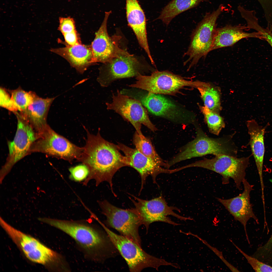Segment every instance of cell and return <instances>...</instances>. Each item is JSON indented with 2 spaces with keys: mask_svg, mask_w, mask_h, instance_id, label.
Instances as JSON below:
<instances>
[{
  "mask_svg": "<svg viewBox=\"0 0 272 272\" xmlns=\"http://www.w3.org/2000/svg\"><path fill=\"white\" fill-rule=\"evenodd\" d=\"M120 150L117 145L106 140L99 133L96 135L88 133L86 145L80 159L88 166L90 173L98 183L104 181L109 183L115 196L113 177L119 169L128 166L126 157Z\"/></svg>",
  "mask_w": 272,
  "mask_h": 272,
  "instance_id": "1",
  "label": "cell"
},
{
  "mask_svg": "<svg viewBox=\"0 0 272 272\" xmlns=\"http://www.w3.org/2000/svg\"><path fill=\"white\" fill-rule=\"evenodd\" d=\"M41 221L65 233L75 241L87 259L98 262L105 258L107 240L103 233L94 224L87 221L41 218Z\"/></svg>",
  "mask_w": 272,
  "mask_h": 272,
  "instance_id": "2",
  "label": "cell"
},
{
  "mask_svg": "<svg viewBox=\"0 0 272 272\" xmlns=\"http://www.w3.org/2000/svg\"><path fill=\"white\" fill-rule=\"evenodd\" d=\"M1 226L26 257L30 261L42 264L54 272L71 271L64 256L51 249L39 240L17 229L0 218Z\"/></svg>",
  "mask_w": 272,
  "mask_h": 272,
  "instance_id": "3",
  "label": "cell"
},
{
  "mask_svg": "<svg viewBox=\"0 0 272 272\" xmlns=\"http://www.w3.org/2000/svg\"><path fill=\"white\" fill-rule=\"evenodd\" d=\"M194 123L196 131L195 138L182 147L179 152L172 157L174 163L209 154L236 157L238 149L233 140L234 133L218 138H211L199 125Z\"/></svg>",
  "mask_w": 272,
  "mask_h": 272,
  "instance_id": "4",
  "label": "cell"
},
{
  "mask_svg": "<svg viewBox=\"0 0 272 272\" xmlns=\"http://www.w3.org/2000/svg\"><path fill=\"white\" fill-rule=\"evenodd\" d=\"M224 9L221 4L212 12L206 13L192 32L189 45L183 55L187 57L183 64H189V69L211 51L216 32V22Z\"/></svg>",
  "mask_w": 272,
  "mask_h": 272,
  "instance_id": "5",
  "label": "cell"
},
{
  "mask_svg": "<svg viewBox=\"0 0 272 272\" xmlns=\"http://www.w3.org/2000/svg\"><path fill=\"white\" fill-rule=\"evenodd\" d=\"M100 223L109 238L126 261L130 271L139 272L148 267L158 270L162 265H170L175 268L177 264L168 262L146 253L141 246L123 236L114 232L101 222Z\"/></svg>",
  "mask_w": 272,
  "mask_h": 272,
  "instance_id": "6",
  "label": "cell"
},
{
  "mask_svg": "<svg viewBox=\"0 0 272 272\" xmlns=\"http://www.w3.org/2000/svg\"><path fill=\"white\" fill-rule=\"evenodd\" d=\"M99 69L97 80L102 87L109 86L119 79L135 77L151 70L137 57L122 49L110 61Z\"/></svg>",
  "mask_w": 272,
  "mask_h": 272,
  "instance_id": "7",
  "label": "cell"
},
{
  "mask_svg": "<svg viewBox=\"0 0 272 272\" xmlns=\"http://www.w3.org/2000/svg\"><path fill=\"white\" fill-rule=\"evenodd\" d=\"M250 156L238 158L226 155H215L212 159L204 158L180 167L181 170L196 167L208 169L218 173L222 176L223 184L234 181L236 187L240 189L242 183L245 179L246 170L249 163Z\"/></svg>",
  "mask_w": 272,
  "mask_h": 272,
  "instance_id": "8",
  "label": "cell"
},
{
  "mask_svg": "<svg viewBox=\"0 0 272 272\" xmlns=\"http://www.w3.org/2000/svg\"><path fill=\"white\" fill-rule=\"evenodd\" d=\"M137 81L129 85L152 93L173 95L185 87L196 89L199 81H189L167 71H154L149 76L140 75L136 77Z\"/></svg>",
  "mask_w": 272,
  "mask_h": 272,
  "instance_id": "9",
  "label": "cell"
},
{
  "mask_svg": "<svg viewBox=\"0 0 272 272\" xmlns=\"http://www.w3.org/2000/svg\"><path fill=\"white\" fill-rule=\"evenodd\" d=\"M37 139L32 145L29 154L35 152L66 160L79 159L84 148L79 147L58 134L48 125L37 134Z\"/></svg>",
  "mask_w": 272,
  "mask_h": 272,
  "instance_id": "10",
  "label": "cell"
},
{
  "mask_svg": "<svg viewBox=\"0 0 272 272\" xmlns=\"http://www.w3.org/2000/svg\"><path fill=\"white\" fill-rule=\"evenodd\" d=\"M15 114L17 120V129L13 140L8 142L9 153L0 171L1 184L15 164L29 154L30 148L37 137V133L27 121L19 113Z\"/></svg>",
  "mask_w": 272,
  "mask_h": 272,
  "instance_id": "11",
  "label": "cell"
},
{
  "mask_svg": "<svg viewBox=\"0 0 272 272\" xmlns=\"http://www.w3.org/2000/svg\"><path fill=\"white\" fill-rule=\"evenodd\" d=\"M111 103H106L107 109L113 110L129 122L140 135L143 124L153 132L157 128L152 123L146 109L138 100L122 93L118 90L113 94Z\"/></svg>",
  "mask_w": 272,
  "mask_h": 272,
  "instance_id": "12",
  "label": "cell"
},
{
  "mask_svg": "<svg viewBox=\"0 0 272 272\" xmlns=\"http://www.w3.org/2000/svg\"><path fill=\"white\" fill-rule=\"evenodd\" d=\"M100 205L106 218L107 225L141 246L139 228L142 224L140 218L134 208L124 209L116 207L107 201Z\"/></svg>",
  "mask_w": 272,
  "mask_h": 272,
  "instance_id": "13",
  "label": "cell"
},
{
  "mask_svg": "<svg viewBox=\"0 0 272 272\" xmlns=\"http://www.w3.org/2000/svg\"><path fill=\"white\" fill-rule=\"evenodd\" d=\"M130 198L135 206L134 208L141 219L142 224L148 229L149 225L156 222L167 223L174 226L180 225L172 221L167 216L172 215L182 220H192L190 217H183L177 214L174 210L180 212L176 207L168 206L162 195L149 200L141 199L132 196Z\"/></svg>",
  "mask_w": 272,
  "mask_h": 272,
  "instance_id": "14",
  "label": "cell"
},
{
  "mask_svg": "<svg viewBox=\"0 0 272 272\" xmlns=\"http://www.w3.org/2000/svg\"><path fill=\"white\" fill-rule=\"evenodd\" d=\"M138 96L137 99L153 115L179 124L195 122L194 117L183 113L176 105L160 94L148 92Z\"/></svg>",
  "mask_w": 272,
  "mask_h": 272,
  "instance_id": "15",
  "label": "cell"
},
{
  "mask_svg": "<svg viewBox=\"0 0 272 272\" xmlns=\"http://www.w3.org/2000/svg\"><path fill=\"white\" fill-rule=\"evenodd\" d=\"M242 184L244 187L243 192L237 196L231 198L224 199L216 198L233 217L239 222L244 228L246 238L249 244L250 241L247 231V224L251 219H254L257 224L258 218L253 210L250 201V193L253 190L254 186L250 184L246 179Z\"/></svg>",
  "mask_w": 272,
  "mask_h": 272,
  "instance_id": "16",
  "label": "cell"
},
{
  "mask_svg": "<svg viewBox=\"0 0 272 272\" xmlns=\"http://www.w3.org/2000/svg\"><path fill=\"white\" fill-rule=\"evenodd\" d=\"M111 13V11L105 12L103 22L90 45L94 62H109L121 49L119 46L121 37L116 35L110 37L108 33L107 23Z\"/></svg>",
  "mask_w": 272,
  "mask_h": 272,
  "instance_id": "17",
  "label": "cell"
},
{
  "mask_svg": "<svg viewBox=\"0 0 272 272\" xmlns=\"http://www.w3.org/2000/svg\"><path fill=\"white\" fill-rule=\"evenodd\" d=\"M117 146L126 158L128 166L132 167L139 173L141 179V186L139 194L145 183L147 177L150 175L153 182L157 184L156 178L161 173L170 174L168 169L165 168L139 151L136 148H130L121 143Z\"/></svg>",
  "mask_w": 272,
  "mask_h": 272,
  "instance_id": "18",
  "label": "cell"
},
{
  "mask_svg": "<svg viewBox=\"0 0 272 272\" xmlns=\"http://www.w3.org/2000/svg\"><path fill=\"white\" fill-rule=\"evenodd\" d=\"M126 17L128 25L132 29L139 44L146 53L151 62V55L148 41L146 19L144 12L137 0H126Z\"/></svg>",
  "mask_w": 272,
  "mask_h": 272,
  "instance_id": "19",
  "label": "cell"
},
{
  "mask_svg": "<svg viewBox=\"0 0 272 272\" xmlns=\"http://www.w3.org/2000/svg\"><path fill=\"white\" fill-rule=\"evenodd\" d=\"M50 51L65 59L80 74L94 63L90 46L81 43L62 48H52Z\"/></svg>",
  "mask_w": 272,
  "mask_h": 272,
  "instance_id": "20",
  "label": "cell"
},
{
  "mask_svg": "<svg viewBox=\"0 0 272 272\" xmlns=\"http://www.w3.org/2000/svg\"><path fill=\"white\" fill-rule=\"evenodd\" d=\"M246 125L250 137L249 143L258 172L261 190L263 191L264 189L263 177L265 152L264 136L266 127L268 124L263 127L259 125L255 120L252 119L248 121Z\"/></svg>",
  "mask_w": 272,
  "mask_h": 272,
  "instance_id": "21",
  "label": "cell"
},
{
  "mask_svg": "<svg viewBox=\"0 0 272 272\" xmlns=\"http://www.w3.org/2000/svg\"><path fill=\"white\" fill-rule=\"evenodd\" d=\"M56 97L43 98L38 96L24 112H19L37 134L48 125L47 122V114L51 104Z\"/></svg>",
  "mask_w": 272,
  "mask_h": 272,
  "instance_id": "22",
  "label": "cell"
},
{
  "mask_svg": "<svg viewBox=\"0 0 272 272\" xmlns=\"http://www.w3.org/2000/svg\"><path fill=\"white\" fill-rule=\"evenodd\" d=\"M245 27L241 25L233 26L227 25L217 28L211 51L229 47L241 40L249 38H263L259 32L247 33L244 31Z\"/></svg>",
  "mask_w": 272,
  "mask_h": 272,
  "instance_id": "23",
  "label": "cell"
},
{
  "mask_svg": "<svg viewBox=\"0 0 272 272\" xmlns=\"http://www.w3.org/2000/svg\"><path fill=\"white\" fill-rule=\"evenodd\" d=\"M203 2H209V0H172L163 8L156 19L161 20L167 26L177 16Z\"/></svg>",
  "mask_w": 272,
  "mask_h": 272,
  "instance_id": "24",
  "label": "cell"
},
{
  "mask_svg": "<svg viewBox=\"0 0 272 272\" xmlns=\"http://www.w3.org/2000/svg\"><path fill=\"white\" fill-rule=\"evenodd\" d=\"M197 89L200 94L204 106L219 113L221 109L220 89L209 83L201 81Z\"/></svg>",
  "mask_w": 272,
  "mask_h": 272,
  "instance_id": "25",
  "label": "cell"
},
{
  "mask_svg": "<svg viewBox=\"0 0 272 272\" xmlns=\"http://www.w3.org/2000/svg\"><path fill=\"white\" fill-rule=\"evenodd\" d=\"M133 141L135 148L139 151L157 164L167 169L166 161L158 155L149 138L143 135H139L136 131L133 135Z\"/></svg>",
  "mask_w": 272,
  "mask_h": 272,
  "instance_id": "26",
  "label": "cell"
},
{
  "mask_svg": "<svg viewBox=\"0 0 272 272\" xmlns=\"http://www.w3.org/2000/svg\"><path fill=\"white\" fill-rule=\"evenodd\" d=\"M58 29L63 35L66 45L73 46L80 43L74 19L70 16L60 17Z\"/></svg>",
  "mask_w": 272,
  "mask_h": 272,
  "instance_id": "27",
  "label": "cell"
},
{
  "mask_svg": "<svg viewBox=\"0 0 272 272\" xmlns=\"http://www.w3.org/2000/svg\"><path fill=\"white\" fill-rule=\"evenodd\" d=\"M199 107L203 115L209 132L214 135H218L222 129L225 127L223 119L219 113L213 111L205 106Z\"/></svg>",
  "mask_w": 272,
  "mask_h": 272,
  "instance_id": "28",
  "label": "cell"
},
{
  "mask_svg": "<svg viewBox=\"0 0 272 272\" xmlns=\"http://www.w3.org/2000/svg\"><path fill=\"white\" fill-rule=\"evenodd\" d=\"M9 91L20 113L24 112L38 96L33 92L26 91L20 87Z\"/></svg>",
  "mask_w": 272,
  "mask_h": 272,
  "instance_id": "29",
  "label": "cell"
},
{
  "mask_svg": "<svg viewBox=\"0 0 272 272\" xmlns=\"http://www.w3.org/2000/svg\"><path fill=\"white\" fill-rule=\"evenodd\" d=\"M230 240L239 251L244 257L248 263L255 271L272 272V266L262 262L252 256L248 255L236 246L232 240Z\"/></svg>",
  "mask_w": 272,
  "mask_h": 272,
  "instance_id": "30",
  "label": "cell"
},
{
  "mask_svg": "<svg viewBox=\"0 0 272 272\" xmlns=\"http://www.w3.org/2000/svg\"><path fill=\"white\" fill-rule=\"evenodd\" d=\"M0 106L14 113L19 111L17 106L8 91L2 87L0 88Z\"/></svg>",
  "mask_w": 272,
  "mask_h": 272,
  "instance_id": "31",
  "label": "cell"
},
{
  "mask_svg": "<svg viewBox=\"0 0 272 272\" xmlns=\"http://www.w3.org/2000/svg\"><path fill=\"white\" fill-rule=\"evenodd\" d=\"M70 177L77 182L83 180L89 175L90 171L88 166L85 164L77 165L69 169Z\"/></svg>",
  "mask_w": 272,
  "mask_h": 272,
  "instance_id": "32",
  "label": "cell"
},
{
  "mask_svg": "<svg viewBox=\"0 0 272 272\" xmlns=\"http://www.w3.org/2000/svg\"><path fill=\"white\" fill-rule=\"evenodd\" d=\"M196 237L198 238L199 240H201L204 244H205L211 250H212L220 258V259L226 265L231 271L234 272H238L239 271L237 268L230 264L227 261L226 259H225L223 257L222 252H220L216 248L210 245L207 242L200 238H199L197 236Z\"/></svg>",
  "mask_w": 272,
  "mask_h": 272,
  "instance_id": "33",
  "label": "cell"
},
{
  "mask_svg": "<svg viewBox=\"0 0 272 272\" xmlns=\"http://www.w3.org/2000/svg\"><path fill=\"white\" fill-rule=\"evenodd\" d=\"M257 31L261 34L263 38L265 39L272 47V33L270 31L262 28L260 26L257 28Z\"/></svg>",
  "mask_w": 272,
  "mask_h": 272,
  "instance_id": "34",
  "label": "cell"
},
{
  "mask_svg": "<svg viewBox=\"0 0 272 272\" xmlns=\"http://www.w3.org/2000/svg\"><path fill=\"white\" fill-rule=\"evenodd\" d=\"M257 0V1H260V0Z\"/></svg>",
  "mask_w": 272,
  "mask_h": 272,
  "instance_id": "35",
  "label": "cell"
}]
</instances>
